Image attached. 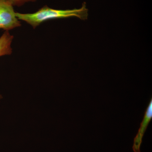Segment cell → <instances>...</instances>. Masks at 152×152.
I'll use <instances>...</instances> for the list:
<instances>
[{"instance_id":"cell-4","label":"cell","mask_w":152,"mask_h":152,"mask_svg":"<svg viewBox=\"0 0 152 152\" xmlns=\"http://www.w3.org/2000/svg\"><path fill=\"white\" fill-rule=\"evenodd\" d=\"M14 37L8 31H5L0 37V57L12 55V45Z\"/></svg>"},{"instance_id":"cell-2","label":"cell","mask_w":152,"mask_h":152,"mask_svg":"<svg viewBox=\"0 0 152 152\" xmlns=\"http://www.w3.org/2000/svg\"><path fill=\"white\" fill-rule=\"evenodd\" d=\"M13 7L8 0H0V29L9 31L22 26Z\"/></svg>"},{"instance_id":"cell-6","label":"cell","mask_w":152,"mask_h":152,"mask_svg":"<svg viewBox=\"0 0 152 152\" xmlns=\"http://www.w3.org/2000/svg\"><path fill=\"white\" fill-rule=\"evenodd\" d=\"M3 96H2V95L1 94H0V101L3 99Z\"/></svg>"},{"instance_id":"cell-3","label":"cell","mask_w":152,"mask_h":152,"mask_svg":"<svg viewBox=\"0 0 152 152\" xmlns=\"http://www.w3.org/2000/svg\"><path fill=\"white\" fill-rule=\"evenodd\" d=\"M152 118V99L150 101L147 107L143 119L141 124L140 127L139 129L138 132L134 139L133 146V150L134 152H140V148L142 142V139Z\"/></svg>"},{"instance_id":"cell-1","label":"cell","mask_w":152,"mask_h":152,"mask_svg":"<svg viewBox=\"0 0 152 152\" xmlns=\"http://www.w3.org/2000/svg\"><path fill=\"white\" fill-rule=\"evenodd\" d=\"M16 16L20 20L26 22L35 29L44 22L54 19L76 17L85 20L88 18V9L85 2L83 3L80 8L73 10H56L46 5L35 12H16Z\"/></svg>"},{"instance_id":"cell-5","label":"cell","mask_w":152,"mask_h":152,"mask_svg":"<svg viewBox=\"0 0 152 152\" xmlns=\"http://www.w3.org/2000/svg\"><path fill=\"white\" fill-rule=\"evenodd\" d=\"M13 6L20 7L26 3L36 1L37 0H8Z\"/></svg>"}]
</instances>
